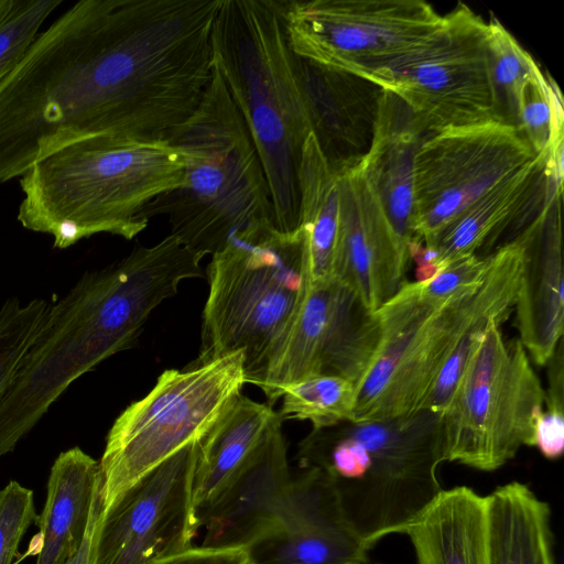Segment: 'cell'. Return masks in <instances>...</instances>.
<instances>
[{"label": "cell", "instance_id": "6da1fadb", "mask_svg": "<svg viewBox=\"0 0 564 564\" xmlns=\"http://www.w3.org/2000/svg\"><path fill=\"white\" fill-rule=\"evenodd\" d=\"M199 0H80L0 84V183L82 139L169 142L213 76Z\"/></svg>", "mask_w": 564, "mask_h": 564}, {"label": "cell", "instance_id": "7a4b0ae2", "mask_svg": "<svg viewBox=\"0 0 564 564\" xmlns=\"http://www.w3.org/2000/svg\"><path fill=\"white\" fill-rule=\"evenodd\" d=\"M163 301L156 275L143 263L122 258L84 273L50 304L0 394V457L15 448L73 381L132 347Z\"/></svg>", "mask_w": 564, "mask_h": 564}, {"label": "cell", "instance_id": "3957f363", "mask_svg": "<svg viewBox=\"0 0 564 564\" xmlns=\"http://www.w3.org/2000/svg\"><path fill=\"white\" fill-rule=\"evenodd\" d=\"M181 153L164 141L98 135L69 143L35 162L20 178L18 220L66 249L96 234L132 239L149 220L143 209L176 189Z\"/></svg>", "mask_w": 564, "mask_h": 564}, {"label": "cell", "instance_id": "277c9868", "mask_svg": "<svg viewBox=\"0 0 564 564\" xmlns=\"http://www.w3.org/2000/svg\"><path fill=\"white\" fill-rule=\"evenodd\" d=\"M297 459L335 485L350 527L371 549L405 529L443 490L442 415L421 410L381 421H344L313 429Z\"/></svg>", "mask_w": 564, "mask_h": 564}, {"label": "cell", "instance_id": "5b68a950", "mask_svg": "<svg viewBox=\"0 0 564 564\" xmlns=\"http://www.w3.org/2000/svg\"><path fill=\"white\" fill-rule=\"evenodd\" d=\"M284 0H223L213 67L242 116L269 185L279 230L299 223L297 172L311 133L285 32Z\"/></svg>", "mask_w": 564, "mask_h": 564}, {"label": "cell", "instance_id": "8992f818", "mask_svg": "<svg viewBox=\"0 0 564 564\" xmlns=\"http://www.w3.org/2000/svg\"><path fill=\"white\" fill-rule=\"evenodd\" d=\"M169 143L183 158L184 178L143 209L144 219L166 216L170 234L204 257L247 230L275 226L253 140L215 69L197 109Z\"/></svg>", "mask_w": 564, "mask_h": 564}, {"label": "cell", "instance_id": "52a82bcc", "mask_svg": "<svg viewBox=\"0 0 564 564\" xmlns=\"http://www.w3.org/2000/svg\"><path fill=\"white\" fill-rule=\"evenodd\" d=\"M206 272L194 364L241 351L249 383L289 330L311 284L303 235L275 226L247 230L212 254Z\"/></svg>", "mask_w": 564, "mask_h": 564}, {"label": "cell", "instance_id": "ba28073f", "mask_svg": "<svg viewBox=\"0 0 564 564\" xmlns=\"http://www.w3.org/2000/svg\"><path fill=\"white\" fill-rule=\"evenodd\" d=\"M247 383L237 351L184 370L169 369L111 425L102 456L101 511L187 444L199 441Z\"/></svg>", "mask_w": 564, "mask_h": 564}, {"label": "cell", "instance_id": "9c48e42d", "mask_svg": "<svg viewBox=\"0 0 564 564\" xmlns=\"http://www.w3.org/2000/svg\"><path fill=\"white\" fill-rule=\"evenodd\" d=\"M544 394L519 338L506 340L499 324L489 325L441 414L444 462L481 471L506 465L533 446Z\"/></svg>", "mask_w": 564, "mask_h": 564}, {"label": "cell", "instance_id": "30bf717a", "mask_svg": "<svg viewBox=\"0 0 564 564\" xmlns=\"http://www.w3.org/2000/svg\"><path fill=\"white\" fill-rule=\"evenodd\" d=\"M478 285L444 303H430L420 297L414 282H404L375 311L380 339L356 384L349 421L391 420L421 411L459 339Z\"/></svg>", "mask_w": 564, "mask_h": 564}, {"label": "cell", "instance_id": "8fae6325", "mask_svg": "<svg viewBox=\"0 0 564 564\" xmlns=\"http://www.w3.org/2000/svg\"><path fill=\"white\" fill-rule=\"evenodd\" d=\"M283 19L296 56L370 83L443 22L422 0H284Z\"/></svg>", "mask_w": 564, "mask_h": 564}, {"label": "cell", "instance_id": "7c38bea8", "mask_svg": "<svg viewBox=\"0 0 564 564\" xmlns=\"http://www.w3.org/2000/svg\"><path fill=\"white\" fill-rule=\"evenodd\" d=\"M371 83L399 97L427 132L498 121L488 25L460 2L422 47Z\"/></svg>", "mask_w": 564, "mask_h": 564}, {"label": "cell", "instance_id": "4fadbf2b", "mask_svg": "<svg viewBox=\"0 0 564 564\" xmlns=\"http://www.w3.org/2000/svg\"><path fill=\"white\" fill-rule=\"evenodd\" d=\"M542 160L501 121L429 132L414 159L413 241L432 246L469 206Z\"/></svg>", "mask_w": 564, "mask_h": 564}, {"label": "cell", "instance_id": "5bb4252c", "mask_svg": "<svg viewBox=\"0 0 564 564\" xmlns=\"http://www.w3.org/2000/svg\"><path fill=\"white\" fill-rule=\"evenodd\" d=\"M379 339L375 312L349 286L336 278L313 282L289 330L249 383L270 405L284 388L314 376H340L357 384Z\"/></svg>", "mask_w": 564, "mask_h": 564}, {"label": "cell", "instance_id": "9a60e30c", "mask_svg": "<svg viewBox=\"0 0 564 564\" xmlns=\"http://www.w3.org/2000/svg\"><path fill=\"white\" fill-rule=\"evenodd\" d=\"M198 441L147 473L101 511L93 564H153L192 546Z\"/></svg>", "mask_w": 564, "mask_h": 564}, {"label": "cell", "instance_id": "2e32d148", "mask_svg": "<svg viewBox=\"0 0 564 564\" xmlns=\"http://www.w3.org/2000/svg\"><path fill=\"white\" fill-rule=\"evenodd\" d=\"M336 173L339 223L334 278L375 312L404 283L409 248L368 181L361 159Z\"/></svg>", "mask_w": 564, "mask_h": 564}, {"label": "cell", "instance_id": "e0dca14e", "mask_svg": "<svg viewBox=\"0 0 564 564\" xmlns=\"http://www.w3.org/2000/svg\"><path fill=\"white\" fill-rule=\"evenodd\" d=\"M247 551L248 564H367L370 549L347 521L332 479L304 468L270 532Z\"/></svg>", "mask_w": 564, "mask_h": 564}, {"label": "cell", "instance_id": "ac0fdd59", "mask_svg": "<svg viewBox=\"0 0 564 564\" xmlns=\"http://www.w3.org/2000/svg\"><path fill=\"white\" fill-rule=\"evenodd\" d=\"M292 480L280 415L235 478L200 516V545L249 549L272 529Z\"/></svg>", "mask_w": 564, "mask_h": 564}, {"label": "cell", "instance_id": "d6986e66", "mask_svg": "<svg viewBox=\"0 0 564 564\" xmlns=\"http://www.w3.org/2000/svg\"><path fill=\"white\" fill-rule=\"evenodd\" d=\"M293 67L311 133L330 169L359 161L370 144L381 88L295 54Z\"/></svg>", "mask_w": 564, "mask_h": 564}, {"label": "cell", "instance_id": "ffe728a7", "mask_svg": "<svg viewBox=\"0 0 564 564\" xmlns=\"http://www.w3.org/2000/svg\"><path fill=\"white\" fill-rule=\"evenodd\" d=\"M561 197L546 196L525 227L527 248L514 310L519 340L544 366L563 338L564 296Z\"/></svg>", "mask_w": 564, "mask_h": 564}, {"label": "cell", "instance_id": "44dd1931", "mask_svg": "<svg viewBox=\"0 0 564 564\" xmlns=\"http://www.w3.org/2000/svg\"><path fill=\"white\" fill-rule=\"evenodd\" d=\"M422 121L394 94L381 89L365 174L405 246L414 239V159L427 134Z\"/></svg>", "mask_w": 564, "mask_h": 564}, {"label": "cell", "instance_id": "7402d4cb", "mask_svg": "<svg viewBox=\"0 0 564 564\" xmlns=\"http://www.w3.org/2000/svg\"><path fill=\"white\" fill-rule=\"evenodd\" d=\"M527 248L525 228L488 253L487 271L475 289L462 334L421 410L442 414L465 367L489 325L501 324L514 308Z\"/></svg>", "mask_w": 564, "mask_h": 564}, {"label": "cell", "instance_id": "603a6c76", "mask_svg": "<svg viewBox=\"0 0 564 564\" xmlns=\"http://www.w3.org/2000/svg\"><path fill=\"white\" fill-rule=\"evenodd\" d=\"M100 492L98 460L77 446L56 457L36 524L40 529L36 564H66L77 552Z\"/></svg>", "mask_w": 564, "mask_h": 564}, {"label": "cell", "instance_id": "cb8c5ba5", "mask_svg": "<svg viewBox=\"0 0 564 564\" xmlns=\"http://www.w3.org/2000/svg\"><path fill=\"white\" fill-rule=\"evenodd\" d=\"M417 564H489L487 496L443 489L404 531Z\"/></svg>", "mask_w": 564, "mask_h": 564}, {"label": "cell", "instance_id": "d4e9b609", "mask_svg": "<svg viewBox=\"0 0 564 564\" xmlns=\"http://www.w3.org/2000/svg\"><path fill=\"white\" fill-rule=\"evenodd\" d=\"M269 403L240 393L198 441L193 508L198 520L216 501L278 417Z\"/></svg>", "mask_w": 564, "mask_h": 564}, {"label": "cell", "instance_id": "484cf974", "mask_svg": "<svg viewBox=\"0 0 564 564\" xmlns=\"http://www.w3.org/2000/svg\"><path fill=\"white\" fill-rule=\"evenodd\" d=\"M552 182V172L546 160H542L469 206L429 246L437 253L440 270L492 242L513 220L529 212Z\"/></svg>", "mask_w": 564, "mask_h": 564}, {"label": "cell", "instance_id": "4316f807", "mask_svg": "<svg viewBox=\"0 0 564 564\" xmlns=\"http://www.w3.org/2000/svg\"><path fill=\"white\" fill-rule=\"evenodd\" d=\"M489 564H556L549 503L510 481L487 495Z\"/></svg>", "mask_w": 564, "mask_h": 564}, {"label": "cell", "instance_id": "83f0119b", "mask_svg": "<svg viewBox=\"0 0 564 564\" xmlns=\"http://www.w3.org/2000/svg\"><path fill=\"white\" fill-rule=\"evenodd\" d=\"M297 185V229L304 238L311 283L333 279L339 223L337 173L312 133L302 149Z\"/></svg>", "mask_w": 564, "mask_h": 564}, {"label": "cell", "instance_id": "f1b7e54d", "mask_svg": "<svg viewBox=\"0 0 564 564\" xmlns=\"http://www.w3.org/2000/svg\"><path fill=\"white\" fill-rule=\"evenodd\" d=\"M355 391L356 384L340 376L310 377L283 389L279 415L282 421H308L313 429L349 421Z\"/></svg>", "mask_w": 564, "mask_h": 564}, {"label": "cell", "instance_id": "f546056e", "mask_svg": "<svg viewBox=\"0 0 564 564\" xmlns=\"http://www.w3.org/2000/svg\"><path fill=\"white\" fill-rule=\"evenodd\" d=\"M487 25L489 62L497 96L498 121L517 127L523 89L540 67L497 18L491 17Z\"/></svg>", "mask_w": 564, "mask_h": 564}, {"label": "cell", "instance_id": "4dcf8cb0", "mask_svg": "<svg viewBox=\"0 0 564 564\" xmlns=\"http://www.w3.org/2000/svg\"><path fill=\"white\" fill-rule=\"evenodd\" d=\"M63 0H12L0 18V84L18 66L46 18Z\"/></svg>", "mask_w": 564, "mask_h": 564}, {"label": "cell", "instance_id": "1f68e13d", "mask_svg": "<svg viewBox=\"0 0 564 564\" xmlns=\"http://www.w3.org/2000/svg\"><path fill=\"white\" fill-rule=\"evenodd\" d=\"M33 491L11 480L0 490V564H11L32 524H37Z\"/></svg>", "mask_w": 564, "mask_h": 564}, {"label": "cell", "instance_id": "d6a6232c", "mask_svg": "<svg viewBox=\"0 0 564 564\" xmlns=\"http://www.w3.org/2000/svg\"><path fill=\"white\" fill-rule=\"evenodd\" d=\"M488 254H473L443 267L433 278L415 282L420 297L430 303H444L478 285L488 268Z\"/></svg>", "mask_w": 564, "mask_h": 564}, {"label": "cell", "instance_id": "836d02e7", "mask_svg": "<svg viewBox=\"0 0 564 564\" xmlns=\"http://www.w3.org/2000/svg\"><path fill=\"white\" fill-rule=\"evenodd\" d=\"M243 547L189 546L153 564H248Z\"/></svg>", "mask_w": 564, "mask_h": 564}, {"label": "cell", "instance_id": "e575fe53", "mask_svg": "<svg viewBox=\"0 0 564 564\" xmlns=\"http://www.w3.org/2000/svg\"><path fill=\"white\" fill-rule=\"evenodd\" d=\"M533 446L547 459H557L564 452V412L543 410L533 429Z\"/></svg>", "mask_w": 564, "mask_h": 564}, {"label": "cell", "instance_id": "d590c367", "mask_svg": "<svg viewBox=\"0 0 564 564\" xmlns=\"http://www.w3.org/2000/svg\"><path fill=\"white\" fill-rule=\"evenodd\" d=\"M545 365L549 368V388L544 394L546 410L564 412L563 338Z\"/></svg>", "mask_w": 564, "mask_h": 564}, {"label": "cell", "instance_id": "8d00e7d4", "mask_svg": "<svg viewBox=\"0 0 564 564\" xmlns=\"http://www.w3.org/2000/svg\"><path fill=\"white\" fill-rule=\"evenodd\" d=\"M101 513V494L95 502L84 540L66 564H93L94 547Z\"/></svg>", "mask_w": 564, "mask_h": 564}, {"label": "cell", "instance_id": "74e56055", "mask_svg": "<svg viewBox=\"0 0 564 564\" xmlns=\"http://www.w3.org/2000/svg\"><path fill=\"white\" fill-rule=\"evenodd\" d=\"M15 370L13 358L0 348V394L10 382Z\"/></svg>", "mask_w": 564, "mask_h": 564}, {"label": "cell", "instance_id": "f35d334b", "mask_svg": "<svg viewBox=\"0 0 564 564\" xmlns=\"http://www.w3.org/2000/svg\"><path fill=\"white\" fill-rule=\"evenodd\" d=\"M12 0H0V18L9 10Z\"/></svg>", "mask_w": 564, "mask_h": 564}, {"label": "cell", "instance_id": "ab89813d", "mask_svg": "<svg viewBox=\"0 0 564 564\" xmlns=\"http://www.w3.org/2000/svg\"><path fill=\"white\" fill-rule=\"evenodd\" d=\"M367 564H371V563L368 562Z\"/></svg>", "mask_w": 564, "mask_h": 564}]
</instances>
